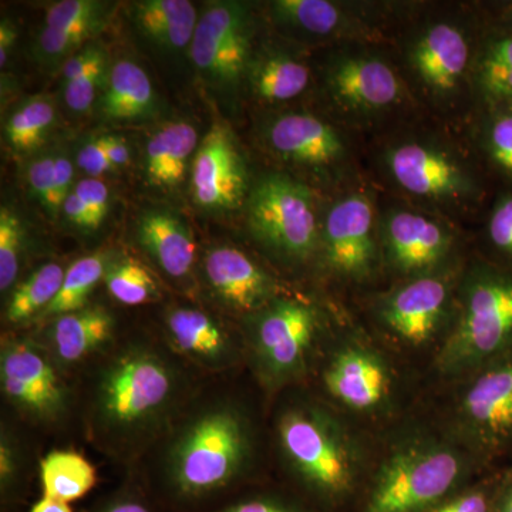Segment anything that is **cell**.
Masks as SVG:
<instances>
[{"mask_svg":"<svg viewBox=\"0 0 512 512\" xmlns=\"http://www.w3.org/2000/svg\"><path fill=\"white\" fill-rule=\"evenodd\" d=\"M111 262L110 255L99 252L83 256L66 269L62 288L55 301L47 306L39 319L52 320L66 313L86 308L94 288L103 281Z\"/></svg>","mask_w":512,"mask_h":512,"instance_id":"obj_29","label":"cell"},{"mask_svg":"<svg viewBox=\"0 0 512 512\" xmlns=\"http://www.w3.org/2000/svg\"><path fill=\"white\" fill-rule=\"evenodd\" d=\"M268 137L279 156L311 167H326L345 156L342 138L335 128L311 114L278 117L269 128Z\"/></svg>","mask_w":512,"mask_h":512,"instance_id":"obj_20","label":"cell"},{"mask_svg":"<svg viewBox=\"0 0 512 512\" xmlns=\"http://www.w3.org/2000/svg\"><path fill=\"white\" fill-rule=\"evenodd\" d=\"M325 256L329 268L349 279L366 278L375 268V211L363 194L336 202L323 227Z\"/></svg>","mask_w":512,"mask_h":512,"instance_id":"obj_11","label":"cell"},{"mask_svg":"<svg viewBox=\"0 0 512 512\" xmlns=\"http://www.w3.org/2000/svg\"><path fill=\"white\" fill-rule=\"evenodd\" d=\"M470 60L467 37L456 26L439 23L420 36L412 50V64L431 92H453Z\"/></svg>","mask_w":512,"mask_h":512,"instance_id":"obj_21","label":"cell"},{"mask_svg":"<svg viewBox=\"0 0 512 512\" xmlns=\"http://www.w3.org/2000/svg\"><path fill=\"white\" fill-rule=\"evenodd\" d=\"M16 37H18V33H16L15 26L9 20L3 19L2 25H0V66L5 67V64L8 63Z\"/></svg>","mask_w":512,"mask_h":512,"instance_id":"obj_51","label":"cell"},{"mask_svg":"<svg viewBox=\"0 0 512 512\" xmlns=\"http://www.w3.org/2000/svg\"><path fill=\"white\" fill-rule=\"evenodd\" d=\"M197 130L185 121L168 123L148 140L146 174L148 183L158 188H174L183 183L188 160L197 153Z\"/></svg>","mask_w":512,"mask_h":512,"instance_id":"obj_24","label":"cell"},{"mask_svg":"<svg viewBox=\"0 0 512 512\" xmlns=\"http://www.w3.org/2000/svg\"><path fill=\"white\" fill-rule=\"evenodd\" d=\"M141 247L170 278L184 279L195 262L194 234L183 218L167 210H151L137 224Z\"/></svg>","mask_w":512,"mask_h":512,"instance_id":"obj_22","label":"cell"},{"mask_svg":"<svg viewBox=\"0 0 512 512\" xmlns=\"http://www.w3.org/2000/svg\"><path fill=\"white\" fill-rule=\"evenodd\" d=\"M488 238L497 251L512 259V192H504L495 201L488 220Z\"/></svg>","mask_w":512,"mask_h":512,"instance_id":"obj_40","label":"cell"},{"mask_svg":"<svg viewBox=\"0 0 512 512\" xmlns=\"http://www.w3.org/2000/svg\"><path fill=\"white\" fill-rule=\"evenodd\" d=\"M137 25L157 45L167 49L191 46L198 16L187 0H144L134 6Z\"/></svg>","mask_w":512,"mask_h":512,"instance_id":"obj_26","label":"cell"},{"mask_svg":"<svg viewBox=\"0 0 512 512\" xmlns=\"http://www.w3.org/2000/svg\"><path fill=\"white\" fill-rule=\"evenodd\" d=\"M56 160V192L57 201H59L60 207H63V202L69 197L72 192L73 183V164L63 154L55 157Z\"/></svg>","mask_w":512,"mask_h":512,"instance_id":"obj_49","label":"cell"},{"mask_svg":"<svg viewBox=\"0 0 512 512\" xmlns=\"http://www.w3.org/2000/svg\"><path fill=\"white\" fill-rule=\"evenodd\" d=\"M87 39L89 36L82 35V33L45 28L37 37L36 52L40 59L53 62V60L62 59L72 53Z\"/></svg>","mask_w":512,"mask_h":512,"instance_id":"obj_42","label":"cell"},{"mask_svg":"<svg viewBox=\"0 0 512 512\" xmlns=\"http://www.w3.org/2000/svg\"><path fill=\"white\" fill-rule=\"evenodd\" d=\"M485 146L491 163L512 181V109L501 111L491 120Z\"/></svg>","mask_w":512,"mask_h":512,"instance_id":"obj_38","label":"cell"},{"mask_svg":"<svg viewBox=\"0 0 512 512\" xmlns=\"http://www.w3.org/2000/svg\"><path fill=\"white\" fill-rule=\"evenodd\" d=\"M55 120V104L46 96H35L23 101L6 124L10 147L25 153L42 146Z\"/></svg>","mask_w":512,"mask_h":512,"instance_id":"obj_32","label":"cell"},{"mask_svg":"<svg viewBox=\"0 0 512 512\" xmlns=\"http://www.w3.org/2000/svg\"><path fill=\"white\" fill-rule=\"evenodd\" d=\"M330 90L346 109L376 111L393 106L402 87L389 64L377 57L348 56L333 64Z\"/></svg>","mask_w":512,"mask_h":512,"instance_id":"obj_18","label":"cell"},{"mask_svg":"<svg viewBox=\"0 0 512 512\" xmlns=\"http://www.w3.org/2000/svg\"><path fill=\"white\" fill-rule=\"evenodd\" d=\"M500 512H512V488L507 498H505L503 505H501Z\"/></svg>","mask_w":512,"mask_h":512,"instance_id":"obj_53","label":"cell"},{"mask_svg":"<svg viewBox=\"0 0 512 512\" xmlns=\"http://www.w3.org/2000/svg\"><path fill=\"white\" fill-rule=\"evenodd\" d=\"M168 348L185 363L210 373H222L238 363L239 348L228 329L205 311L177 306L164 316Z\"/></svg>","mask_w":512,"mask_h":512,"instance_id":"obj_12","label":"cell"},{"mask_svg":"<svg viewBox=\"0 0 512 512\" xmlns=\"http://www.w3.org/2000/svg\"><path fill=\"white\" fill-rule=\"evenodd\" d=\"M208 288L224 308L252 313L278 298V282L241 249L220 245L204 256Z\"/></svg>","mask_w":512,"mask_h":512,"instance_id":"obj_13","label":"cell"},{"mask_svg":"<svg viewBox=\"0 0 512 512\" xmlns=\"http://www.w3.org/2000/svg\"><path fill=\"white\" fill-rule=\"evenodd\" d=\"M192 62L214 82L234 84L249 60V26L237 3H217L198 20L191 42Z\"/></svg>","mask_w":512,"mask_h":512,"instance_id":"obj_9","label":"cell"},{"mask_svg":"<svg viewBox=\"0 0 512 512\" xmlns=\"http://www.w3.org/2000/svg\"><path fill=\"white\" fill-rule=\"evenodd\" d=\"M25 231L18 215L10 208L0 210V291H10L22 264Z\"/></svg>","mask_w":512,"mask_h":512,"instance_id":"obj_37","label":"cell"},{"mask_svg":"<svg viewBox=\"0 0 512 512\" xmlns=\"http://www.w3.org/2000/svg\"><path fill=\"white\" fill-rule=\"evenodd\" d=\"M504 18L512 26V3L508 6L507 10H505Z\"/></svg>","mask_w":512,"mask_h":512,"instance_id":"obj_54","label":"cell"},{"mask_svg":"<svg viewBox=\"0 0 512 512\" xmlns=\"http://www.w3.org/2000/svg\"><path fill=\"white\" fill-rule=\"evenodd\" d=\"M104 147L114 168L123 167L130 160V150H128L126 140L116 136H103Z\"/></svg>","mask_w":512,"mask_h":512,"instance_id":"obj_50","label":"cell"},{"mask_svg":"<svg viewBox=\"0 0 512 512\" xmlns=\"http://www.w3.org/2000/svg\"><path fill=\"white\" fill-rule=\"evenodd\" d=\"M255 93L266 101L295 99L309 83L306 64L288 56L265 57L251 76Z\"/></svg>","mask_w":512,"mask_h":512,"instance_id":"obj_31","label":"cell"},{"mask_svg":"<svg viewBox=\"0 0 512 512\" xmlns=\"http://www.w3.org/2000/svg\"><path fill=\"white\" fill-rule=\"evenodd\" d=\"M191 187L194 201L210 211L241 207L248 190L247 165L234 134L224 124H214L192 161Z\"/></svg>","mask_w":512,"mask_h":512,"instance_id":"obj_10","label":"cell"},{"mask_svg":"<svg viewBox=\"0 0 512 512\" xmlns=\"http://www.w3.org/2000/svg\"><path fill=\"white\" fill-rule=\"evenodd\" d=\"M0 389L6 402L37 426L62 423L72 406L63 370L35 338H3Z\"/></svg>","mask_w":512,"mask_h":512,"instance_id":"obj_5","label":"cell"},{"mask_svg":"<svg viewBox=\"0 0 512 512\" xmlns=\"http://www.w3.org/2000/svg\"><path fill=\"white\" fill-rule=\"evenodd\" d=\"M30 187L39 201L50 212L59 211L56 192V160L55 157L46 156L37 158L30 164L28 171Z\"/></svg>","mask_w":512,"mask_h":512,"instance_id":"obj_41","label":"cell"},{"mask_svg":"<svg viewBox=\"0 0 512 512\" xmlns=\"http://www.w3.org/2000/svg\"><path fill=\"white\" fill-rule=\"evenodd\" d=\"M103 281L111 298L121 305H144L160 296L156 278L134 258L111 259Z\"/></svg>","mask_w":512,"mask_h":512,"instance_id":"obj_33","label":"cell"},{"mask_svg":"<svg viewBox=\"0 0 512 512\" xmlns=\"http://www.w3.org/2000/svg\"><path fill=\"white\" fill-rule=\"evenodd\" d=\"M96 360L84 402L87 436L106 456L133 463L194 400L190 365L147 338L114 342Z\"/></svg>","mask_w":512,"mask_h":512,"instance_id":"obj_1","label":"cell"},{"mask_svg":"<svg viewBox=\"0 0 512 512\" xmlns=\"http://www.w3.org/2000/svg\"><path fill=\"white\" fill-rule=\"evenodd\" d=\"M97 512H151L143 498L133 493L114 495L106 504L101 505Z\"/></svg>","mask_w":512,"mask_h":512,"instance_id":"obj_48","label":"cell"},{"mask_svg":"<svg viewBox=\"0 0 512 512\" xmlns=\"http://www.w3.org/2000/svg\"><path fill=\"white\" fill-rule=\"evenodd\" d=\"M447 298L443 279L421 276L387 296L380 316L384 325L404 342L421 345L436 332L446 312Z\"/></svg>","mask_w":512,"mask_h":512,"instance_id":"obj_17","label":"cell"},{"mask_svg":"<svg viewBox=\"0 0 512 512\" xmlns=\"http://www.w3.org/2000/svg\"><path fill=\"white\" fill-rule=\"evenodd\" d=\"M248 221L262 244L292 259L318 245L315 202L306 185L284 174L264 175L248 197Z\"/></svg>","mask_w":512,"mask_h":512,"instance_id":"obj_7","label":"cell"},{"mask_svg":"<svg viewBox=\"0 0 512 512\" xmlns=\"http://www.w3.org/2000/svg\"><path fill=\"white\" fill-rule=\"evenodd\" d=\"M43 497L70 504L84 497L97 483L93 464L76 451L56 450L40 463Z\"/></svg>","mask_w":512,"mask_h":512,"instance_id":"obj_27","label":"cell"},{"mask_svg":"<svg viewBox=\"0 0 512 512\" xmlns=\"http://www.w3.org/2000/svg\"><path fill=\"white\" fill-rule=\"evenodd\" d=\"M387 167L404 191L429 200H456L476 190L467 171L437 148L406 143L387 154Z\"/></svg>","mask_w":512,"mask_h":512,"instance_id":"obj_14","label":"cell"},{"mask_svg":"<svg viewBox=\"0 0 512 512\" xmlns=\"http://www.w3.org/2000/svg\"><path fill=\"white\" fill-rule=\"evenodd\" d=\"M330 396L356 410L375 409L389 393V370L375 353L345 348L333 356L323 373Z\"/></svg>","mask_w":512,"mask_h":512,"instance_id":"obj_19","label":"cell"},{"mask_svg":"<svg viewBox=\"0 0 512 512\" xmlns=\"http://www.w3.org/2000/svg\"><path fill=\"white\" fill-rule=\"evenodd\" d=\"M116 320L101 306H86L50 320L42 343L56 365L66 370L103 355L116 340Z\"/></svg>","mask_w":512,"mask_h":512,"instance_id":"obj_15","label":"cell"},{"mask_svg":"<svg viewBox=\"0 0 512 512\" xmlns=\"http://www.w3.org/2000/svg\"><path fill=\"white\" fill-rule=\"evenodd\" d=\"M490 505H488L487 497L483 493H467L454 498V500L447 501V503L433 508L429 512H488Z\"/></svg>","mask_w":512,"mask_h":512,"instance_id":"obj_46","label":"cell"},{"mask_svg":"<svg viewBox=\"0 0 512 512\" xmlns=\"http://www.w3.org/2000/svg\"><path fill=\"white\" fill-rule=\"evenodd\" d=\"M25 468V456L18 437L10 427L2 426L0 431V488L2 497L9 498L18 490Z\"/></svg>","mask_w":512,"mask_h":512,"instance_id":"obj_39","label":"cell"},{"mask_svg":"<svg viewBox=\"0 0 512 512\" xmlns=\"http://www.w3.org/2000/svg\"><path fill=\"white\" fill-rule=\"evenodd\" d=\"M66 269L56 262L39 266L15 286L6 308V318L12 325H22L43 315L62 288Z\"/></svg>","mask_w":512,"mask_h":512,"instance_id":"obj_28","label":"cell"},{"mask_svg":"<svg viewBox=\"0 0 512 512\" xmlns=\"http://www.w3.org/2000/svg\"><path fill=\"white\" fill-rule=\"evenodd\" d=\"M318 328L315 309L296 299L276 298L255 313L248 349L266 386L279 387L301 375Z\"/></svg>","mask_w":512,"mask_h":512,"instance_id":"obj_8","label":"cell"},{"mask_svg":"<svg viewBox=\"0 0 512 512\" xmlns=\"http://www.w3.org/2000/svg\"><path fill=\"white\" fill-rule=\"evenodd\" d=\"M156 110V94L147 73L131 60L111 67L101 113L110 121L146 119Z\"/></svg>","mask_w":512,"mask_h":512,"instance_id":"obj_25","label":"cell"},{"mask_svg":"<svg viewBox=\"0 0 512 512\" xmlns=\"http://www.w3.org/2000/svg\"><path fill=\"white\" fill-rule=\"evenodd\" d=\"M63 211L67 220L72 222L74 227L94 231L92 215L89 208L84 204L82 198L74 192H70L69 197L63 202Z\"/></svg>","mask_w":512,"mask_h":512,"instance_id":"obj_47","label":"cell"},{"mask_svg":"<svg viewBox=\"0 0 512 512\" xmlns=\"http://www.w3.org/2000/svg\"><path fill=\"white\" fill-rule=\"evenodd\" d=\"M30 512H73L69 504L43 497L33 505Z\"/></svg>","mask_w":512,"mask_h":512,"instance_id":"obj_52","label":"cell"},{"mask_svg":"<svg viewBox=\"0 0 512 512\" xmlns=\"http://www.w3.org/2000/svg\"><path fill=\"white\" fill-rule=\"evenodd\" d=\"M467 423L485 440L512 434V363L494 367L478 377L463 402Z\"/></svg>","mask_w":512,"mask_h":512,"instance_id":"obj_23","label":"cell"},{"mask_svg":"<svg viewBox=\"0 0 512 512\" xmlns=\"http://www.w3.org/2000/svg\"><path fill=\"white\" fill-rule=\"evenodd\" d=\"M154 447L164 490L175 501L194 503L244 477L254 457V427L235 400L195 396Z\"/></svg>","mask_w":512,"mask_h":512,"instance_id":"obj_2","label":"cell"},{"mask_svg":"<svg viewBox=\"0 0 512 512\" xmlns=\"http://www.w3.org/2000/svg\"><path fill=\"white\" fill-rule=\"evenodd\" d=\"M512 343V274L481 269L470 279L460 322L440 355L446 372L480 365Z\"/></svg>","mask_w":512,"mask_h":512,"instance_id":"obj_4","label":"cell"},{"mask_svg":"<svg viewBox=\"0 0 512 512\" xmlns=\"http://www.w3.org/2000/svg\"><path fill=\"white\" fill-rule=\"evenodd\" d=\"M215 512H302L298 508L275 500V498L256 497L238 501Z\"/></svg>","mask_w":512,"mask_h":512,"instance_id":"obj_45","label":"cell"},{"mask_svg":"<svg viewBox=\"0 0 512 512\" xmlns=\"http://www.w3.org/2000/svg\"><path fill=\"white\" fill-rule=\"evenodd\" d=\"M77 165L84 173L99 177V175L114 170L106 147H104L103 137L94 138L89 143L84 144L82 150L77 154Z\"/></svg>","mask_w":512,"mask_h":512,"instance_id":"obj_44","label":"cell"},{"mask_svg":"<svg viewBox=\"0 0 512 512\" xmlns=\"http://www.w3.org/2000/svg\"><path fill=\"white\" fill-rule=\"evenodd\" d=\"M463 471L450 448H404L384 464L367 501L366 512H424L446 497Z\"/></svg>","mask_w":512,"mask_h":512,"instance_id":"obj_6","label":"cell"},{"mask_svg":"<svg viewBox=\"0 0 512 512\" xmlns=\"http://www.w3.org/2000/svg\"><path fill=\"white\" fill-rule=\"evenodd\" d=\"M384 245L390 262L403 274H424L439 265L451 248L450 232L416 212H390L384 222Z\"/></svg>","mask_w":512,"mask_h":512,"instance_id":"obj_16","label":"cell"},{"mask_svg":"<svg viewBox=\"0 0 512 512\" xmlns=\"http://www.w3.org/2000/svg\"><path fill=\"white\" fill-rule=\"evenodd\" d=\"M274 10L279 19L313 35L338 32L346 22L342 10L328 0H279Z\"/></svg>","mask_w":512,"mask_h":512,"instance_id":"obj_35","label":"cell"},{"mask_svg":"<svg viewBox=\"0 0 512 512\" xmlns=\"http://www.w3.org/2000/svg\"><path fill=\"white\" fill-rule=\"evenodd\" d=\"M106 5L96 0H62L46 12V28L69 30L92 37L103 25Z\"/></svg>","mask_w":512,"mask_h":512,"instance_id":"obj_36","label":"cell"},{"mask_svg":"<svg viewBox=\"0 0 512 512\" xmlns=\"http://www.w3.org/2000/svg\"><path fill=\"white\" fill-rule=\"evenodd\" d=\"M478 83L491 103L512 104V35L495 37L485 47L478 66Z\"/></svg>","mask_w":512,"mask_h":512,"instance_id":"obj_34","label":"cell"},{"mask_svg":"<svg viewBox=\"0 0 512 512\" xmlns=\"http://www.w3.org/2000/svg\"><path fill=\"white\" fill-rule=\"evenodd\" d=\"M279 448L303 483L325 497L348 493L355 461L335 421L318 407L295 404L279 417Z\"/></svg>","mask_w":512,"mask_h":512,"instance_id":"obj_3","label":"cell"},{"mask_svg":"<svg viewBox=\"0 0 512 512\" xmlns=\"http://www.w3.org/2000/svg\"><path fill=\"white\" fill-rule=\"evenodd\" d=\"M106 56L97 46H87L70 57L63 67L64 100L70 110L83 113L92 106L103 83Z\"/></svg>","mask_w":512,"mask_h":512,"instance_id":"obj_30","label":"cell"},{"mask_svg":"<svg viewBox=\"0 0 512 512\" xmlns=\"http://www.w3.org/2000/svg\"><path fill=\"white\" fill-rule=\"evenodd\" d=\"M73 190L89 208L94 229L99 228L109 212L110 192L107 185L97 178H87L80 181Z\"/></svg>","mask_w":512,"mask_h":512,"instance_id":"obj_43","label":"cell"}]
</instances>
